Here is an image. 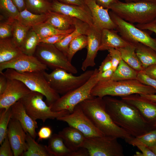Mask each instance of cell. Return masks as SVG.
<instances>
[{
  "label": "cell",
  "instance_id": "b9f144b4",
  "mask_svg": "<svg viewBox=\"0 0 156 156\" xmlns=\"http://www.w3.org/2000/svg\"><path fill=\"white\" fill-rule=\"evenodd\" d=\"M137 79L142 83L154 88L156 91V80L148 76L144 72L143 70L138 72Z\"/></svg>",
  "mask_w": 156,
  "mask_h": 156
},
{
  "label": "cell",
  "instance_id": "cb8c5ba5",
  "mask_svg": "<svg viewBox=\"0 0 156 156\" xmlns=\"http://www.w3.org/2000/svg\"><path fill=\"white\" fill-rule=\"evenodd\" d=\"M45 21L59 30L67 31L74 29V18L64 14L49 11Z\"/></svg>",
  "mask_w": 156,
  "mask_h": 156
},
{
  "label": "cell",
  "instance_id": "9a60e30c",
  "mask_svg": "<svg viewBox=\"0 0 156 156\" xmlns=\"http://www.w3.org/2000/svg\"><path fill=\"white\" fill-rule=\"evenodd\" d=\"M51 11L79 19L91 26L94 22L91 12L86 6L65 4L52 0Z\"/></svg>",
  "mask_w": 156,
  "mask_h": 156
},
{
  "label": "cell",
  "instance_id": "816d5d0a",
  "mask_svg": "<svg viewBox=\"0 0 156 156\" xmlns=\"http://www.w3.org/2000/svg\"><path fill=\"white\" fill-rule=\"evenodd\" d=\"M8 79L3 72L0 73V95L2 94L7 88Z\"/></svg>",
  "mask_w": 156,
  "mask_h": 156
},
{
  "label": "cell",
  "instance_id": "7dc6e473",
  "mask_svg": "<svg viewBox=\"0 0 156 156\" xmlns=\"http://www.w3.org/2000/svg\"><path fill=\"white\" fill-rule=\"evenodd\" d=\"M112 64L109 54L103 60L99 66L98 70L99 73H101L112 69Z\"/></svg>",
  "mask_w": 156,
  "mask_h": 156
},
{
  "label": "cell",
  "instance_id": "f907efd6",
  "mask_svg": "<svg viewBox=\"0 0 156 156\" xmlns=\"http://www.w3.org/2000/svg\"><path fill=\"white\" fill-rule=\"evenodd\" d=\"M69 156H89V154L87 149L83 146L75 151H71Z\"/></svg>",
  "mask_w": 156,
  "mask_h": 156
},
{
  "label": "cell",
  "instance_id": "603a6c76",
  "mask_svg": "<svg viewBox=\"0 0 156 156\" xmlns=\"http://www.w3.org/2000/svg\"><path fill=\"white\" fill-rule=\"evenodd\" d=\"M75 29L67 35L62 40L54 44L55 46L67 56L69 44L76 37L81 35H86L90 26L87 23L79 19L74 18Z\"/></svg>",
  "mask_w": 156,
  "mask_h": 156
},
{
  "label": "cell",
  "instance_id": "681fc988",
  "mask_svg": "<svg viewBox=\"0 0 156 156\" xmlns=\"http://www.w3.org/2000/svg\"><path fill=\"white\" fill-rule=\"evenodd\" d=\"M114 71L111 69L101 73H99V81L103 82L110 80L113 75Z\"/></svg>",
  "mask_w": 156,
  "mask_h": 156
},
{
  "label": "cell",
  "instance_id": "d6a6232c",
  "mask_svg": "<svg viewBox=\"0 0 156 156\" xmlns=\"http://www.w3.org/2000/svg\"><path fill=\"white\" fill-rule=\"evenodd\" d=\"M31 28L38 35L40 39L53 35L68 34L73 31L75 29L67 31L61 30L56 29L46 22L34 26Z\"/></svg>",
  "mask_w": 156,
  "mask_h": 156
},
{
  "label": "cell",
  "instance_id": "9c48e42d",
  "mask_svg": "<svg viewBox=\"0 0 156 156\" xmlns=\"http://www.w3.org/2000/svg\"><path fill=\"white\" fill-rule=\"evenodd\" d=\"M34 55L48 68L53 70L62 69L73 74L78 72L77 68L69 61L67 56L54 44L40 42Z\"/></svg>",
  "mask_w": 156,
  "mask_h": 156
},
{
  "label": "cell",
  "instance_id": "f1b7e54d",
  "mask_svg": "<svg viewBox=\"0 0 156 156\" xmlns=\"http://www.w3.org/2000/svg\"><path fill=\"white\" fill-rule=\"evenodd\" d=\"M47 13L35 14L26 8L19 12L16 20L23 25L31 28L34 26L45 22L47 18Z\"/></svg>",
  "mask_w": 156,
  "mask_h": 156
},
{
  "label": "cell",
  "instance_id": "8992f818",
  "mask_svg": "<svg viewBox=\"0 0 156 156\" xmlns=\"http://www.w3.org/2000/svg\"><path fill=\"white\" fill-rule=\"evenodd\" d=\"M94 69L86 70L76 76L61 69H56L50 73L43 72L51 87L59 94L63 95L81 86L90 78Z\"/></svg>",
  "mask_w": 156,
  "mask_h": 156
},
{
  "label": "cell",
  "instance_id": "1f68e13d",
  "mask_svg": "<svg viewBox=\"0 0 156 156\" xmlns=\"http://www.w3.org/2000/svg\"><path fill=\"white\" fill-rule=\"evenodd\" d=\"M138 72L122 59L114 71L110 80L117 81L137 79Z\"/></svg>",
  "mask_w": 156,
  "mask_h": 156
},
{
  "label": "cell",
  "instance_id": "ffe728a7",
  "mask_svg": "<svg viewBox=\"0 0 156 156\" xmlns=\"http://www.w3.org/2000/svg\"><path fill=\"white\" fill-rule=\"evenodd\" d=\"M11 118L18 120L26 133L35 139L37 135L36 129L38 128L36 120L27 113L21 102L19 100L11 107Z\"/></svg>",
  "mask_w": 156,
  "mask_h": 156
},
{
  "label": "cell",
  "instance_id": "f546056e",
  "mask_svg": "<svg viewBox=\"0 0 156 156\" xmlns=\"http://www.w3.org/2000/svg\"><path fill=\"white\" fill-rule=\"evenodd\" d=\"M27 149L22 156H51L47 146L38 144L28 133H26Z\"/></svg>",
  "mask_w": 156,
  "mask_h": 156
},
{
  "label": "cell",
  "instance_id": "6da1fadb",
  "mask_svg": "<svg viewBox=\"0 0 156 156\" xmlns=\"http://www.w3.org/2000/svg\"><path fill=\"white\" fill-rule=\"evenodd\" d=\"M103 98L106 110L113 121L131 136H139L154 128L145 120L138 109L132 105L122 99L109 96Z\"/></svg>",
  "mask_w": 156,
  "mask_h": 156
},
{
  "label": "cell",
  "instance_id": "8fae6325",
  "mask_svg": "<svg viewBox=\"0 0 156 156\" xmlns=\"http://www.w3.org/2000/svg\"><path fill=\"white\" fill-rule=\"evenodd\" d=\"M117 139L105 136L86 137L83 146L89 156H123L122 146Z\"/></svg>",
  "mask_w": 156,
  "mask_h": 156
},
{
  "label": "cell",
  "instance_id": "60d3db41",
  "mask_svg": "<svg viewBox=\"0 0 156 156\" xmlns=\"http://www.w3.org/2000/svg\"><path fill=\"white\" fill-rule=\"evenodd\" d=\"M108 51L112 62V69L114 71L122 60L121 54L117 49L112 48Z\"/></svg>",
  "mask_w": 156,
  "mask_h": 156
},
{
  "label": "cell",
  "instance_id": "d4e9b609",
  "mask_svg": "<svg viewBox=\"0 0 156 156\" xmlns=\"http://www.w3.org/2000/svg\"><path fill=\"white\" fill-rule=\"evenodd\" d=\"M22 53L12 39L0 40V64L10 61Z\"/></svg>",
  "mask_w": 156,
  "mask_h": 156
},
{
  "label": "cell",
  "instance_id": "484cf974",
  "mask_svg": "<svg viewBox=\"0 0 156 156\" xmlns=\"http://www.w3.org/2000/svg\"><path fill=\"white\" fill-rule=\"evenodd\" d=\"M134 44L135 46L136 53L144 70L150 66L156 64V51L140 43Z\"/></svg>",
  "mask_w": 156,
  "mask_h": 156
},
{
  "label": "cell",
  "instance_id": "8d00e7d4",
  "mask_svg": "<svg viewBox=\"0 0 156 156\" xmlns=\"http://www.w3.org/2000/svg\"><path fill=\"white\" fill-rule=\"evenodd\" d=\"M88 39L85 35H80L74 38L70 42L67 55L69 61L71 62L75 54L79 51L87 47Z\"/></svg>",
  "mask_w": 156,
  "mask_h": 156
},
{
  "label": "cell",
  "instance_id": "d590c367",
  "mask_svg": "<svg viewBox=\"0 0 156 156\" xmlns=\"http://www.w3.org/2000/svg\"><path fill=\"white\" fill-rule=\"evenodd\" d=\"M30 28L26 27L16 20L14 22L12 40L14 44L20 48Z\"/></svg>",
  "mask_w": 156,
  "mask_h": 156
},
{
  "label": "cell",
  "instance_id": "bcb514c9",
  "mask_svg": "<svg viewBox=\"0 0 156 156\" xmlns=\"http://www.w3.org/2000/svg\"><path fill=\"white\" fill-rule=\"evenodd\" d=\"M68 34L55 35L48 36L40 39V42L48 44H55L62 40Z\"/></svg>",
  "mask_w": 156,
  "mask_h": 156
},
{
  "label": "cell",
  "instance_id": "6125c7cd",
  "mask_svg": "<svg viewBox=\"0 0 156 156\" xmlns=\"http://www.w3.org/2000/svg\"><path fill=\"white\" fill-rule=\"evenodd\" d=\"M155 128L156 127V125H155Z\"/></svg>",
  "mask_w": 156,
  "mask_h": 156
},
{
  "label": "cell",
  "instance_id": "f35d334b",
  "mask_svg": "<svg viewBox=\"0 0 156 156\" xmlns=\"http://www.w3.org/2000/svg\"><path fill=\"white\" fill-rule=\"evenodd\" d=\"M0 144L7 135L8 125L11 119V107L7 109H0Z\"/></svg>",
  "mask_w": 156,
  "mask_h": 156
},
{
  "label": "cell",
  "instance_id": "ac0fdd59",
  "mask_svg": "<svg viewBox=\"0 0 156 156\" xmlns=\"http://www.w3.org/2000/svg\"><path fill=\"white\" fill-rule=\"evenodd\" d=\"M102 30L94 26H90L87 33L88 42L86 57L82 63L81 69L86 70L89 67H94L95 58L101 45Z\"/></svg>",
  "mask_w": 156,
  "mask_h": 156
},
{
  "label": "cell",
  "instance_id": "91938a15",
  "mask_svg": "<svg viewBox=\"0 0 156 156\" xmlns=\"http://www.w3.org/2000/svg\"><path fill=\"white\" fill-rule=\"evenodd\" d=\"M156 155V147L151 149Z\"/></svg>",
  "mask_w": 156,
  "mask_h": 156
},
{
  "label": "cell",
  "instance_id": "83f0119b",
  "mask_svg": "<svg viewBox=\"0 0 156 156\" xmlns=\"http://www.w3.org/2000/svg\"><path fill=\"white\" fill-rule=\"evenodd\" d=\"M48 143L47 149L51 156H69L71 152L58 133L52 134Z\"/></svg>",
  "mask_w": 156,
  "mask_h": 156
},
{
  "label": "cell",
  "instance_id": "11a10c76",
  "mask_svg": "<svg viewBox=\"0 0 156 156\" xmlns=\"http://www.w3.org/2000/svg\"><path fill=\"white\" fill-rule=\"evenodd\" d=\"M59 2L67 4L86 6L84 0H55Z\"/></svg>",
  "mask_w": 156,
  "mask_h": 156
},
{
  "label": "cell",
  "instance_id": "44dd1931",
  "mask_svg": "<svg viewBox=\"0 0 156 156\" xmlns=\"http://www.w3.org/2000/svg\"><path fill=\"white\" fill-rule=\"evenodd\" d=\"M58 133L71 151H75L83 147L86 137L79 130L69 126L64 128Z\"/></svg>",
  "mask_w": 156,
  "mask_h": 156
},
{
  "label": "cell",
  "instance_id": "4316f807",
  "mask_svg": "<svg viewBox=\"0 0 156 156\" xmlns=\"http://www.w3.org/2000/svg\"><path fill=\"white\" fill-rule=\"evenodd\" d=\"M118 49L122 59L129 66L138 72L144 70L141 63L135 52V46L133 44Z\"/></svg>",
  "mask_w": 156,
  "mask_h": 156
},
{
  "label": "cell",
  "instance_id": "3957f363",
  "mask_svg": "<svg viewBox=\"0 0 156 156\" xmlns=\"http://www.w3.org/2000/svg\"><path fill=\"white\" fill-rule=\"evenodd\" d=\"M155 93L156 91L154 88L142 83L137 79L117 81L110 80L98 82L91 92L92 96L101 98L106 96L122 97L134 94Z\"/></svg>",
  "mask_w": 156,
  "mask_h": 156
},
{
  "label": "cell",
  "instance_id": "2e32d148",
  "mask_svg": "<svg viewBox=\"0 0 156 156\" xmlns=\"http://www.w3.org/2000/svg\"><path fill=\"white\" fill-rule=\"evenodd\" d=\"M121 99L136 107L145 120L154 128L156 125V103L134 94Z\"/></svg>",
  "mask_w": 156,
  "mask_h": 156
},
{
  "label": "cell",
  "instance_id": "7a4b0ae2",
  "mask_svg": "<svg viewBox=\"0 0 156 156\" xmlns=\"http://www.w3.org/2000/svg\"><path fill=\"white\" fill-rule=\"evenodd\" d=\"M79 104L84 113L104 136L124 140L131 136L113 121L106 110L103 98L93 96Z\"/></svg>",
  "mask_w": 156,
  "mask_h": 156
},
{
  "label": "cell",
  "instance_id": "7c38bea8",
  "mask_svg": "<svg viewBox=\"0 0 156 156\" xmlns=\"http://www.w3.org/2000/svg\"><path fill=\"white\" fill-rule=\"evenodd\" d=\"M56 119L67 123L69 126L78 129L86 137L104 136L84 113L79 104L75 106L72 113Z\"/></svg>",
  "mask_w": 156,
  "mask_h": 156
},
{
  "label": "cell",
  "instance_id": "7402d4cb",
  "mask_svg": "<svg viewBox=\"0 0 156 156\" xmlns=\"http://www.w3.org/2000/svg\"><path fill=\"white\" fill-rule=\"evenodd\" d=\"M114 29H103L101 32V45L99 51L108 50L112 48L118 49L131 44Z\"/></svg>",
  "mask_w": 156,
  "mask_h": 156
},
{
  "label": "cell",
  "instance_id": "7bdbcfd3",
  "mask_svg": "<svg viewBox=\"0 0 156 156\" xmlns=\"http://www.w3.org/2000/svg\"><path fill=\"white\" fill-rule=\"evenodd\" d=\"M1 145L0 156H14L7 135Z\"/></svg>",
  "mask_w": 156,
  "mask_h": 156
},
{
  "label": "cell",
  "instance_id": "c3c4849f",
  "mask_svg": "<svg viewBox=\"0 0 156 156\" xmlns=\"http://www.w3.org/2000/svg\"><path fill=\"white\" fill-rule=\"evenodd\" d=\"M135 26L142 30H147L156 34V18L151 22L145 24H137Z\"/></svg>",
  "mask_w": 156,
  "mask_h": 156
},
{
  "label": "cell",
  "instance_id": "836d02e7",
  "mask_svg": "<svg viewBox=\"0 0 156 156\" xmlns=\"http://www.w3.org/2000/svg\"><path fill=\"white\" fill-rule=\"evenodd\" d=\"M40 38L31 28L29 31L20 48L23 53L29 55H34L37 47L40 42Z\"/></svg>",
  "mask_w": 156,
  "mask_h": 156
},
{
  "label": "cell",
  "instance_id": "5b68a950",
  "mask_svg": "<svg viewBox=\"0 0 156 156\" xmlns=\"http://www.w3.org/2000/svg\"><path fill=\"white\" fill-rule=\"evenodd\" d=\"M3 72L8 78L18 79L22 82L31 91L39 92L46 97L47 104L50 106L60 97L50 86L44 75V71L21 73L11 68Z\"/></svg>",
  "mask_w": 156,
  "mask_h": 156
},
{
  "label": "cell",
  "instance_id": "4fadbf2b",
  "mask_svg": "<svg viewBox=\"0 0 156 156\" xmlns=\"http://www.w3.org/2000/svg\"><path fill=\"white\" fill-rule=\"evenodd\" d=\"M8 68L23 73L44 71L48 67L34 55L22 53L10 61L0 64V73Z\"/></svg>",
  "mask_w": 156,
  "mask_h": 156
},
{
  "label": "cell",
  "instance_id": "5bb4252c",
  "mask_svg": "<svg viewBox=\"0 0 156 156\" xmlns=\"http://www.w3.org/2000/svg\"><path fill=\"white\" fill-rule=\"evenodd\" d=\"M8 85L0 95V109H7L31 91L21 81L8 78Z\"/></svg>",
  "mask_w": 156,
  "mask_h": 156
},
{
  "label": "cell",
  "instance_id": "ba28073f",
  "mask_svg": "<svg viewBox=\"0 0 156 156\" xmlns=\"http://www.w3.org/2000/svg\"><path fill=\"white\" fill-rule=\"evenodd\" d=\"M44 96L39 92L31 91L19 100L29 115L34 120L44 122L47 119H57L69 114L66 110L54 112L43 100Z\"/></svg>",
  "mask_w": 156,
  "mask_h": 156
},
{
  "label": "cell",
  "instance_id": "ee69618b",
  "mask_svg": "<svg viewBox=\"0 0 156 156\" xmlns=\"http://www.w3.org/2000/svg\"><path fill=\"white\" fill-rule=\"evenodd\" d=\"M141 152H136L133 155L134 156H156L155 153L150 148L143 145L138 144L136 145Z\"/></svg>",
  "mask_w": 156,
  "mask_h": 156
},
{
  "label": "cell",
  "instance_id": "30bf717a",
  "mask_svg": "<svg viewBox=\"0 0 156 156\" xmlns=\"http://www.w3.org/2000/svg\"><path fill=\"white\" fill-rule=\"evenodd\" d=\"M109 13L116 25V29L123 38L132 44L142 43L156 51V38L133 24L122 19L112 11Z\"/></svg>",
  "mask_w": 156,
  "mask_h": 156
},
{
  "label": "cell",
  "instance_id": "94428289",
  "mask_svg": "<svg viewBox=\"0 0 156 156\" xmlns=\"http://www.w3.org/2000/svg\"><path fill=\"white\" fill-rule=\"evenodd\" d=\"M48 0L49 1H51L52 0Z\"/></svg>",
  "mask_w": 156,
  "mask_h": 156
},
{
  "label": "cell",
  "instance_id": "52a82bcc",
  "mask_svg": "<svg viewBox=\"0 0 156 156\" xmlns=\"http://www.w3.org/2000/svg\"><path fill=\"white\" fill-rule=\"evenodd\" d=\"M99 81L98 69L88 80L80 87L62 95L50 106L51 110L59 112L63 110L72 113L75 106L83 101L93 96L92 89Z\"/></svg>",
  "mask_w": 156,
  "mask_h": 156
},
{
  "label": "cell",
  "instance_id": "e575fe53",
  "mask_svg": "<svg viewBox=\"0 0 156 156\" xmlns=\"http://www.w3.org/2000/svg\"><path fill=\"white\" fill-rule=\"evenodd\" d=\"M26 9L34 13L47 14L51 11V2L48 0H25Z\"/></svg>",
  "mask_w": 156,
  "mask_h": 156
},
{
  "label": "cell",
  "instance_id": "e0dca14e",
  "mask_svg": "<svg viewBox=\"0 0 156 156\" xmlns=\"http://www.w3.org/2000/svg\"><path fill=\"white\" fill-rule=\"evenodd\" d=\"M7 135L14 156H22L27 149L26 133L18 120L11 118L8 127Z\"/></svg>",
  "mask_w": 156,
  "mask_h": 156
},
{
  "label": "cell",
  "instance_id": "6f0895ef",
  "mask_svg": "<svg viewBox=\"0 0 156 156\" xmlns=\"http://www.w3.org/2000/svg\"><path fill=\"white\" fill-rule=\"evenodd\" d=\"M142 97L156 103V94H140Z\"/></svg>",
  "mask_w": 156,
  "mask_h": 156
},
{
  "label": "cell",
  "instance_id": "f5cc1de1",
  "mask_svg": "<svg viewBox=\"0 0 156 156\" xmlns=\"http://www.w3.org/2000/svg\"><path fill=\"white\" fill-rule=\"evenodd\" d=\"M149 77L156 80V64L150 66L143 70Z\"/></svg>",
  "mask_w": 156,
  "mask_h": 156
},
{
  "label": "cell",
  "instance_id": "277c9868",
  "mask_svg": "<svg viewBox=\"0 0 156 156\" xmlns=\"http://www.w3.org/2000/svg\"><path fill=\"white\" fill-rule=\"evenodd\" d=\"M109 9L122 19L132 24H146L156 18V1L126 2L119 1Z\"/></svg>",
  "mask_w": 156,
  "mask_h": 156
},
{
  "label": "cell",
  "instance_id": "9f6ffc18",
  "mask_svg": "<svg viewBox=\"0 0 156 156\" xmlns=\"http://www.w3.org/2000/svg\"><path fill=\"white\" fill-rule=\"evenodd\" d=\"M12 1L19 12L21 11L26 8L25 0H12Z\"/></svg>",
  "mask_w": 156,
  "mask_h": 156
},
{
  "label": "cell",
  "instance_id": "74e56055",
  "mask_svg": "<svg viewBox=\"0 0 156 156\" xmlns=\"http://www.w3.org/2000/svg\"><path fill=\"white\" fill-rule=\"evenodd\" d=\"M0 9L7 19L12 21L16 19L20 12L12 0H0Z\"/></svg>",
  "mask_w": 156,
  "mask_h": 156
},
{
  "label": "cell",
  "instance_id": "4dcf8cb0",
  "mask_svg": "<svg viewBox=\"0 0 156 156\" xmlns=\"http://www.w3.org/2000/svg\"><path fill=\"white\" fill-rule=\"evenodd\" d=\"M127 143L133 146L138 144L144 145L151 149L156 147V127L139 136H131L125 140Z\"/></svg>",
  "mask_w": 156,
  "mask_h": 156
},
{
  "label": "cell",
  "instance_id": "ab89813d",
  "mask_svg": "<svg viewBox=\"0 0 156 156\" xmlns=\"http://www.w3.org/2000/svg\"><path fill=\"white\" fill-rule=\"evenodd\" d=\"M0 23V39L8 38L12 36L14 20L7 19Z\"/></svg>",
  "mask_w": 156,
  "mask_h": 156
},
{
  "label": "cell",
  "instance_id": "f6af8a7d",
  "mask_svg": "<svg viewBox=\"0 0 156 156\" xmlns=\"http://www.w3.org/2000/svg\"><path fill=\"white\" fill-rule=\"evenodd\" d=\"M52 130L48 126H43L38 131L37 135L39 141L49 139L52 135Z\"/></svg>",
  "mask_w": 156,
  "mask_h": 156
},
{
  "label": "cell",
  "instance_id": "db71d44e",
  "mask_svg": "<svg viewBox=\"0 0 156 156\" xmlns=\"http://www.w3.org/2000/svg\"><path fill=\"white\" fill-rule=\"evenodd\" d=\"M120 0H96L97 3L103 8L109 9L110 7Z\"/></svg>",
  "mask_w": 156,
  "mask_h": 156
},
{
  "label": "cell",
  "instance_id": "680465c9",
  "mask_svg": "<svg viewBox=\"0 0 156 156\" xmlns=\"http://www.w3.org/2000/svg\"><path fill=\"white\" fill-rule=\"evenodd\" d=\"M126 2H135L142 1H154L156 0H124Z\"/></svg>",
  "mask_w": 156,
  "mask_h": 156
},
{
  "label": "cell",
  "instance_id": "d6986e66",
  "mask_svg": "<svg viewBox=\"0 0 156 156\" xmlns=\"http://www.w3.org/2000/svg\"><path fill=\"white\" fill-rule=\"evenodd\" d=\"M90 10L94 22V26L101 30L114 29L116 26L108 12L109 9L99 5L96 0H84Z\"/></svg>",
  "mask_w": 156,
  "mask_h": 156
}]
</instances>
